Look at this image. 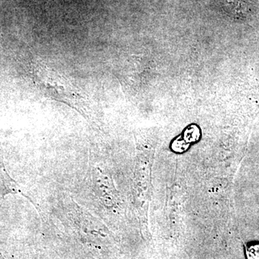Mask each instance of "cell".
<instances>
[{
    "label": "cell",
    "instance_id": "obj_1",
    "mask_svg": "<svg viewBox=\"0 0 259 259\" xmlns=\"http://www.w3.org/2000/svg\"><path fill=\"white\" fill-rule=\"evenodd\" d=\"M20 188L16 182L10 176L4 165L0 164V198L10 194H18Z\"/></svg>",
    "mask_w": 259,
    "mask_h": 259
},
{
    "label": "cell",
    "instance_id": "obj_2",
    "mask_svg": "<svg viewBox=\"0 0 259 259\" xmlns=\"http://www.w3.org/2000/svg\"><path fill=\"white\" fill-rule=\"evenodd\" d=\"M247 259H259V243H248L245 245Z\"/></svg>",
    "mask_w": 259,
    "mask_h": 259
},
{
    "label": "cell",
    "instance_id": "obj_3",
    "mask_svg": "<svg viewBox=\"0 0 259 259\" xmlns=\"http://www.w3.org/2000/svg\"><path fill=\"white\" fill-rule=\"evenodd\" d=\"M0 259H2V258H0Z\"/></svg>",
    "mask_w": 259,
    "mask_h": 259
}]
</instances>
